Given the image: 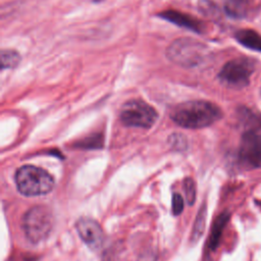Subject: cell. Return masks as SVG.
Wrapping results in <instances>:
<instances>
[{
  "label": "cell",
  "mask_w": 261,
  "mask_h": 261,
  "mask_svg": "<svg viewBox=\"0 0 261 261\" xmlns=\"http://www.w3.org/2000/svg\"><path fill=\"white\" fill-rule=\"evenodd\" d=\"M158 15H159V17H161L167 21H170L176 25L186 28L193 32L201 33V32H203V29H204V24L198 18H196L190 14L182 13L180 11L169 9V10L162 11Z\"/></svg>",
  "instance_id": "cell-9"
},
{
  "label": "cell",
  "mask_w": 261,
  "mask_h": 261,
  "mask_svg": "<svg viewBox=\"0 0 261 261\" xmlns=\"http://www.w3.org/2000/svg\"><path fill=\"white\" fill-rule=\"evenodd\" d=\"M184 190L186 195V200L190 205L194 204L196 199V186L191 177H187L184 181Z\"/></svg>",
  "instance_id": "cell-15"
},
{
  "label": "cell",
  "mask_w": 261,
  "mask_h": 261,
  "mask_svg": "<svg viewBox=\"0 0 261 261\" xmlns=\"http://www.w3.org/2000/svg\"><path fill=\"white\" fill-rule=\"evenodd\" d=\"M255 61L247 57H239L226 62L218 73L220 82L232 89H242L249 85L255 69Z\"/></svg>",
  "instance_id": "cell-5"
},
{
  "label": "cell",
  "mask_w": 261,
  "mask_h": 261,
  "mask_svg": "<svg viewBox=\"0 0 261 261\" xmlns=\"http://www.w3.org/2000/svg\"><path fill=\"white\" fill-rule=\"evenodd\" d=\"M225 10L232 16H241L244 13L245 5L243 0H229L225 5Z\"/></svg>",
  "instance_id": "cell-14"
},
{
  "label": "cell",
  "mask_w": 261,
  "mask_h": 261,
  "mask_svg": "<svg viewBox=\"0 0 261 261\" xmlns=\"http://www.w3.org/2000/svg\"><path fill=\"white\" fill-rule=\"evenodd\" d=\"M158 118L157 111L141 99H132L125 102L120 110L121 121L128 126L150 128Z\"/></svg>",
  "instance_id": "cell-6"
},
{
  "label": "cell",
  "mask_w": 261,
  "mask_h": 261,
  "mask_svg": "<svg viewBox=\"0 0 261 261\" xmlns=\"http://www.w3.org/2000/svg\"><path fill=\"white\" fill-rule=\"evenodd\" d=\"M94 1H96V2H97V1H101V0H94Z\"/></svg>",
  "instance_id": "cell-17"
},
{
  "label": "cell",
  "mask_w": 261,
  "mask_h": 261,
  "mask_svg": "<svg viewBox=\"0 0 261 261\" xmlns=\"http://www.w3.org/2000/svg\"><path fill=\"white\" fill-rule=\"evenodd\" d=\"M15 184L20 194L36 197L50 193L54 188V178L41 167L23 165L15 172Z\"/></svg>",
  "instance_id": "cell-2"
},
{
  "label": "cell",
  "mask_w": 261,
  "mask_h": 261,
  "mask_svg": "<svg viewBox=\"0 0 261 261\" xmlns=\"http://www.w3.org/2000/svg\"><path fill=\"white\" fill-rule=\"evenodd\" d=\"M54 225V217L50 208L37 205L29 209L22 217V228L27 239L38 244L50 234Z\"/></svg>",
  "instance_id": "cell-3"
},
{
  "label": "cell",
  "mask_w": 261,
  "mask_h": 261,
  "mask_svg": "<svg viewBox=\"0 0 261 261\" xmlns=\"http://www.w3.org/2000/svg\"><path fill=\"white\" fill-rule=\"evenodd\" d=\"M205 220H206V206H202L201 209L199 210V213L196 217L195 220V224L193 227V231H192V242H197L200 237L202 236L204 228H205Z\"/></svg>",
  "instance_id": "cell-13"
},
{
  "label": "cell",
  "mask_w": 261,
  "mask_h": 261,
  "mask_svg": "<svg viewBox=\"0 0 261 261\" xmlns=\"http://www.w3.org/2000/svg\"><path fill=\"white\" fill-rule=\"evenodd\" d=\"M184 208V200L182 197L177 194L174 193L172 196V213L173 215H178L181 213Z\"/></svg>",
  "instance_id": "cell-16"
},
{
  "label": "cell",
  "mask_w": 261,
  "mask_h": 261,
  "mask_svg": "<svg viewBox=\"0 0 261 261\" xmlns=\"http://www.w3.org/2000/svg\"><path fill=\"white\" fill-rule=\"evenodd\" d=\"M1 67L2 68H13L20 62V55L14 50H1Z\"/></svg>",
  "instance_id": "cell-12"
},
{
  "label": "cell",
  "mask_w": 261,
  "mask_h": 261,
  "mask_svg": "<svg viewBox=\"0 0 261 261\" xmlns=\"http://www.w3.org/2000/svg\"><path fill=\"white\" fill-rule=\"evenodd\" d=\"M239 158L244 166L261 168V136L253 130L246 132L241 139Z\"/></svg>",
  "instance_id": "cell-7"
},
{
  "label": "cell",
  "mask_w": 261,
  "mask_h": 261,
  "mask_svg": "<svg viewBox=\"0 0 261 261\" xmlns=\"http://www.w3.org/2000/svg\"><path fill=\"white\" fill-rule=\"evenodd\" d=\"M167 58L184 67L198 65L204 58V46L192 38L174 40L166 50Z\"/></svg>",
  "instance_id": "cell-4"
},
{
  "label": "cell",
  "mask_w": 261,
  "mask_h": 261,
  "mask_svg": "<svg viewBox=\"0 0 261 261\" xmlns=\"http://www.w3.org/2000/svg\"><path fill=\"white\" fill-rule=\"evenodd\" d=\"M171 119L186 128L209 126L222 117L221 109L205 100H193L175 105L170 111Z\"/></svg>",
  "instance_id": "cell-1"
},
{
  "label": "cell",
  "mask_w": 261,
  "mask_h": 261,
  "mask_svg": "<svg viewBox=\"0 0 261 261\" xmlns=\"http://www.w3.org/2000/svg\"><path fill=\"white\" fill-rule=\"evenodd\" d=\"M228 219H229V213L223 212L214 221V224L211 229V234L209 238V249L211 251L215 250L216 247L218 246L222 230L225 227V224L227 223Z\"/></svg>",
  "instance_id": "cell-11"
},
{
  "label": "cell",
  "mask_w": 261,
  "mask_h": 261,
  "mask_svg": "<svg viewBox=\"0 0 261 261\" xmlns=\"http://www.w3.org/2000/svg\"><path fill=\"white\" fill-rule=\"evenodd\" d=\"M236 39L243 46L261 52V35L254 30H240L236 33Z\"/></svg>",
  "instance_id": "cell-10"
},
{
  "label": "cell",
  "mask_w": 261,
  "mask_h": 261,
  "mask_svg": "<svg viewBox=\"0 0 261 261\" xmlns=\"http://www.w3.org/2000/svg\"><path fill=\"white\" fill-rule=\"evenodd\" d=\"M82 241L92 250H99L104 243V232L100 224L90 217H81L75 223Z\"/></svg>",
  "instance_id": "cell-8"
}]
</instances>
